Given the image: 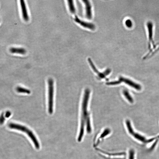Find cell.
<instances>
[{
  "label": "cell",
  "instance_id": "1",
  "mask_svg": "<svg viewBox=\"0 0 159 159\" xmlns=\"http://www.w3.org/2000/svg\"><path fill=\"white\" fill-rule=\"evenodd\" d=\"M90 93V91L88 89H86L84 92L82 107L81 121L77 137V141L79 142L82 141L85 133L90 134L93 131L90 116L87 109Z\"/></svg>",
  "mask_w": 159,
  "mask_h": 159
},
{
  "label": "cell",
  "instance_id": "2",
  "mask_svg": "<svg viewBox=\"0 0 159 159\" xmlns=\"http://www.w3.org/2000/svg\"><path fill=\"white\" fill-rule=\"evenodd\" d=\"M126 130L129 134L133 139L139 143L143 144H147L159 139V135L152 138L147 139L144 135L134 130L129 120H126Z\"/></svg>",
  "mask_w": 159,
  "mask_h": 159
},
{
  "label": "cell",
  "instance_id": "3",
  "mask_svg": "<svg viewBox=\"0 0 159 159\" xmlns=\"http://www.w3.org/2000/svg\"><path fill=\"white\" fill-rule=\"evenodd\" d=\"M8 126L11 129H16L26 133L33 142L35 147L37 149L40 148V146L38 141L33 132L30 129L22 125L13 123L9 124Z\"/></svg>",
  "mask_w": 159,
  "mask_h": 159
},
{
  "label": "cell",
  "instance_id": "4",
  "mask_svg": "<svg viewBox=\"0 0 159 159\" xmlns=\"http://www.w3.org/2000/svg\"><path fill=\"white\" fill-rule=\"evenodd\" d=\"M112 133V131L109 128H106L104 129L96 134L94 138V146L96 148L98 145L104 139L110 135Z\"/></svg>",
  "mask_w": 159,
  "mask_h": 159
},
{
  "label": "cell",
  "instance_id": "5",
  "mask_svg": "<svg viewBox=\"0 0 159 159\" xmlns=\"http://www.w3.org/2000/svg\"><path fill=\"white\" fill-rule=\"evenodd\" d=\"M48 85V111L49 113L51 114L53 111L54 93V81L52 79H49Z\"/></svg>",
  "mask_w": 159,
  "mask_h": 159
},
{
  "label": "cell",
  "instance_id": "6",
  "mask_svg": "<svg viewBox=\"0 0 159 159\" xmlns=\"http://www.w3.org/2000/svg\"><path fill=\"white\" fill-rule=\"evenodd\" d=\"M96 150L100 155L107 159H123L126 154L123 152L111 153L97 148Z\"/></svg>",
  "mask_w": 159,
  "mask_h": 159
},
{
  "label": "cell",
  "instance_id": "7",
  "mask_svg": "<svg viewBox=\"0 0 159 159\" xmlns=\"http://www.w3.org/2000/svg\"><path fill=\"white\" fill-rule=\"evenodd\" d=\"M88 61L91 67H92L94 71L96 73L98 76V77L101 78H105V76L109 75L111 72V70L109 69H108L106 71H105L103 73H100L98 71V70L95 67V65H94L93 63L92 60L91 58L88 59Z\"/></svg>",
  "mask_w": 159,
  "mask_h": 159
},
{
  "label": "cell",
  "instance_id": "8",
  "mask_svg": "<svg viewBox=\"0 0 159 159\" xmlns=\"http://www.w3.org/2000/svg\"><path fill=\"white\" fill-rule=\"evenodd\" d=\"M75 21L77 23L79 24L83 27L90 29L91 30H94L95 29V26L93 24L89 23L80 19L78 17L75 16L74 19Z\"/></svg>",
  "mask_w": 159,
  "mask_h": 159
},
{
  "label": "cell",
  "instance_id": "9",
  "mask_svg": "<svg viewBox=\"0 0 159 159\" xmlns=\"http://www.w3.org/2000/svg\"><path fill=\"white\" fill-rule=\"evenodd\" d=\"M119 81H120L121 83L123 82L138 90H140L141 89V87L140 85L136 83L131 81V80L125 78L123 77H120L119 78Z\"/></svg>",
  "mask_w": 159,
  "mask_h": 159
},
{
  "label": "cell",
  "instance_id": "10",
  "mask_svg": "<svg viewBox=\"0 0 159 159\" xmlns=\"http://www.w3.org/2000/svg\"><path fill=\"white\" fill-rule=\"evenodd\" d=\"M85 6L86 16L88 19H91L92 18V7L89 1L87 0H83Z\"/></svg>",
  "mask_w": 159,
  "mask_h": 159
},
{
  "label": "cell",
  "instance_id": "11",
  "mask_svg": "<svg viewBox=\"0 0 159 159\" xmlns=\"http://www.w3.org/2000/svg\"><path fill=\"white\" fill-rule=\"evenodd\" d=\"M20 2L22 17L24 20L28 21L29 20V17L25 1L24 0H20Z\"/></svg>",
  "mask_w": 159,
  "mask_h": 159
},
{
  "label": "cell",
  "instance_id": "12",
  "mask_svg": "<svg viewBox=\"0 0 159 159\" xmlns=\"http://www.w3.org/2000/svg\"><path fill=\"white\" fill-rule=\"evenodd\" d=\"M9 51L12 53L21 54H24L26 53V50L22 48L12 47L9 49Z\"/></svg>",
  "mask_w": 159,
  "mask_h": 159
},
{
  "label": "cell",
  "instance_id": "13",
  "mask_svg": "<svg viewBox=\"0 0 159 159\" xmlns=\"http://www.w3.org/2000/svg\"><path fill=\"white\" fill-rule=\"evenodd\" d=\"M127 159H136V152L134 148H131L128 151Z\"/></svg>",
  "mask_w": 159,
  "mask_h": 159
},
{
  "label": "cell",
  "instance_id": "14",
  "mask_svg": "<svg viewBox=\"0 0 159 159\" xmlns=\"http://www.w3.org/2000/svg\"><path fill=\"white\" fill-rule=\"evenodd\" d=\"M70 12L73 14L75 13L76 12L75 7L74 5V1L71 0H67Z\"/></svg>",
  "mask_w": 159,
  "mask_h": 159
},
{
  "label": "cell",
  "instance_id": "15",
  "mask_svg": "<svg viewBox=\"0 0 159 159\" xmlns=\"http://www.w3.org/2000/svg\"><path fill=\"white\" fill-rule=\"evenodd\" d=\"M16 91L18 93H20L29 94L31 93V91L29 90L20 87H17Z\"/></svg>",
  "mask_w": 159,
  "mask_h": 159
},
{
  "label": "cell",
  "instance_id": "16",
  "mask_svg": "<svg viewBox=\"0 0 159 159\" xmlns=\"http://www.w3.org/2000/svg\"><path fill=\"white\" fill-rule=\"evenodd\" d=\"M123 94L124 96L131 103H133V100L130 94L127 91L124 90L123 91Z\"/></svg>",
  "mask_w": 159,
  "mask_h": 159
},
{
  "label": "cell",
  "instance_id": "17",
  "mask_svg": "<svg viewBox=\"0 0 159 159\" xmlns=\"http://www.w3.org/2000/svg\"><path fill=\"white\" fill-rule=\"evenodd\" d=\"M125 24L126 26L129 28H131L133 26V23L132 21L129 19H127L125 22Z\"/></svg>",
  "mask_w": 159,
  "mask_h": 159
},
{
  "label": "cell",
  "instance_id": "18",
  "mask_svg": "<svg viewBox=\"0 0 159 159\" xmlns=\"http://www.w3.org/2000/svg\"><path fill=\"white\" fill-rule=\"evenodd\" d=\"M11 114V112L9 111H8V112H7L5 114L6 117L7 118H8L10 116Z\"/></svg>",
  "mask_w": 159,
  "mask_h": 159
},
{
  "label": "cell",
  "instance_id": "19",
  "mask_svg": "<svg viewBox=\"0 0 159 159\" xmlns=\"http://www.w3.org/2000/svg\"><path fill=\"white\" fill-rule=\"evenodd\" d=\"M0 120L1 123H3L4 121V117L3 114H2V115L1 116Z\"/></svg>",
  "mask_w": 159,
  "mask_h": 159
}]
</instances>
